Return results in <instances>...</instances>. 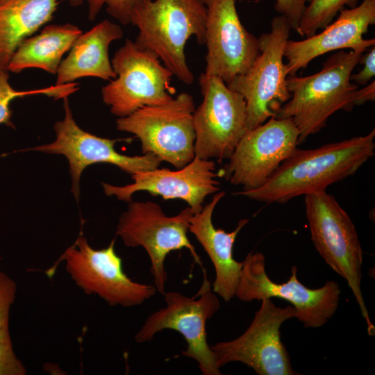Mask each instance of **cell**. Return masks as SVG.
<instances>
[{
    "instance_id": "1",
    "label": "cell",
    "mask_w": 375,
    "mask_h": 375,
    "mask_svg": "<svg viewBox=\"0 0 375 375\" xmlns=\"http://www.w3.org/2000/svg\"><path fill=\"white\" fill-rule=\"evenodd\" d=\"M375 129L368 134L311 149H296L261 186L235 195L284 203L353 175L374 155Z\"/></svg>"
},
{
    "instance_id": "2",
    "label": "cell",
    "mask_w": 375,
    "mask_h": 375,
    "mask_svg": "<svg viewBox=\"0 0 375 375\" xmlns=\"http://www.w3.org/2000/svg\"><path fill=\"white\" fill-rule=\"evenodd\" d=\"M206 15L203 0H139L130 18L139 30L134 42L154 53L173 76L191 85L194 77L185 47L192 36L205 44Z\"/></svg>"
},
{
    "instance_id": "3",
    "label": "cell",
    "mask_w": 375,
    "mask_h": 375,
    "mask_svg": "<svg viewBox=\"0 0 375 375\" xmlns=\"http://www.w3.org/2000/svg\"><path fill=\"white\" fill-rule=\"evenodd\" d=\"M363 54L360 51H338L323 63L319 72L307 76H287L290 99L276 118H291L299 131V144L326 126L336 111L351 110L358 87L351 74Z\"/></svg>"
},
{
    "instance_id": "4",
    "label": "cell",
    "mask_w": 375,
    "mask_h": 375,
    "mask_svg": "<svg viewBox=\"0 0 375 375\" xmlns=\"http://www.w3.org/2000/svg\"><path fill=\"white\" fill-rule=\"evenodd\" d=\"M306 215L311 240L325 262L346 280L365 319L369 335L375 327L361 290L362 250L347 212L326 190L305 195Z\"/></svg>"
},
{
    "instance_id": "5",
    "label": "cell",
    "mask_w": 375,
    "mask_h": 375,
    "mask_svg": "<svg viewBox=\"0 0 375 375\" xmlns=\"http://www.w3.org/2000/svg\"><path fill=\"white\" fill-rule=\"evenodd\" d=\"M193 97L181 92L169 102L144 106L116 120L117 129L133 134L143 154L152 153L181 169L195 157Z\"/></svg>"
},
{
    "instance_id": "6",
    "label": "cell",
    "mask_w": 375,
    "mask_h": 375,
    "mask_svg": "<svg viewBox=\"0 0 375 375\" xmlns=\"http://www.w3.org/2000/svg\"><path fill=\"white\" fill-rule=\"evenodd\" d=\"M110 61L117 76L102 88L101 95L111 113L118 118L174 98L173 74L152 51L138 47L127 38Z\"/></svg>"
},
{
    "instance_id": "7",
    "label": "cell",
    "mask_w": 375,
    "mask_h": 375,
    "mask_svg": "<svg viewBox=\"0 0 375 375\" xmlns=\"http://www.w3.org/2000/svg\"><path fill=\"white\" fill-rule=\"evenodd\" d=\"M290 30L283 16L274 17L270 32L258 38L260 53L250 68L226 84L246 101L248 131L275 117L291 97L283 62L284 48Z\"/></svg>"
},
{
    "instance_id": "8",
    "label": "cell",
    "mask_w": 375,
    "mask_h": 375,
    "mask_svg": "<svg viewBox=\"0 0 375 375\" xmlns=\"http://www.w3.org/2000/svg\"><path fill=\"white\" fill-rule=\"evenodd\" d=\"M194 214L188 206L176 215L167 216L155 202L131 201L119 217L116 235L126 247L141 246L145 249L151 260L155 287L162 295L167 280L165 261L171 251L185 248L202 267L187 235Z\"/></svg>"
},
{
    "instance_id": "9",
    "label": "cell",
    "mask_w": 375,
    "mask_h": 375,
    "mask_svg": "<svg viewBox=\"0 0 375 375\" xmlns=\"http://www.w3.org/2000/svg\"><path fill=\"white\" fill-rule=\"evenodd\" d=\"M341 289L334 281H328L319 288H309L297 278V267L284 283H276L268 276L262 253H249L242 261L235 293L240 301L278 298L290 303L296 317L305 328H316L326 324L335 315L340 302Z\"/></svg>"
},
{
    "instance_id": "10",
    "label": "cell",
    "mask_w": 375,
    "mask_h": 375,
    "mask_svg": "<svg viewBox=\"0 0 375 375\" xmlns=\"http://www.w3.org/2000/svg\"><path fill=\"white\" fill-rule=\"evenodd\" d=\"M199 297L190 298L178 292L164 293L167 306L147 318L135 335V340L143 343L151 340L164 329L176 331L187 343L181 354L196 360L203 375H220L215 354L207 342L206 325L220 308L219 301L210 289L206 273Z\"/></svg>"
},
{
    "instance_id": "11",
    "label": "cell",
    "mask_w": 375,
    "mask_h": 375,
    "mask_svg": "<svg viewBox=\"0 0 375 375\" xmlns=\"http://www.w3.org/2000/svg\"><path fill=\"white\" fill-rule=\"evenodd\" d=\"M293 306L278 307L263 299L248 328L238 338L211 345L217 367L242 362L259 375H295L289 353L281 341V327L296 317Z\"/></svg>"
},
{
    "instance_id": "12",
    "label": "cell",
    "mask_w": 375,
    "mask_h": 375,
    "mask_svg": "<svg viewBox=\"0 0 375 375\" xmlns=\"http://www.w3.org/2000/svg\"><path fill=\"white\" fill-rule=\"evenodd\" d=\"M199 83L203 100L193 114L195 156L229 158L248 131L246 101L219 76L202 73Z\"/></svg>"
},
{
    "instance_id": "13",
    "label": "cell",
    "mask_w": 375,
    "mask_h": 375,
    "mask_svg": "<svg viewBox=\"0 0 375 375\" xmlns=\"http://www.w3.org/2000/svg\"><path fill=\"white\" fill-rule=\"evenodd\" d=\"M115 239L94 249L80 235L61 256L72 279L87 294H97L111 306L132 307L155 295L151 285L132 281L123 271L122 260L115 249Z\"/></svg>"
},
{
    "instance_id": "14",
    "label": "cell",
    "mask_w": 375,
    "mask_h": 375,
    "mask_svg": "<svg viewBox=\"0 0 375 375\" xmlns=\"http://www.w3.org/2000/svg\"><path fill=\"white\" fill-rule=\"evenodd\" d=\"M299 131L291 118L271 117L247 131L219 176L243 190L262 185L297 149Z\"/></svg>"
},
{
    "instance_id": "15",
    "label": "cell",
    "mask_w": 375,
    "mask_h": 375,
    "mask_svg": "<svg viewBox=\"0 0 375 375\" xmlns=\"http://www.w3.org/2000/svg\"><path fill=\"white\" fill-rule=\"evenodd\" d=\"M63 99L65 117L54 125L55 141L31 149L49 154H62L67 158L72 179V192L76 201L80 194L81 176L89 165L110 163L131 175L159 167L162 160L154 154L134 156L121 154L115 149L117 140L100 138L81 128L73 118L67 97Z\"/></svg>"
},
{
    "instance_id": "16",
    "label": "cell",
    "mask_w": 375,
    "mask_h": 375,
    "mask_svg": "<svg viewBox=\"0 0 375 375\" xmlns=\"http://www.w3.org/2000/svg\"><path fill=\"white\" fill-rule=\"evenodd\" d=\"M207 10L205 44L206 75L226 84L246 73L258 57L259 41L242 24L235 0H203Z\"/></svg>"
},
{
    "instance_id": "17",
    "label": "cell",
    "mask_w": 375,
    "mask_h": 375,
    "mask_svg": "<svg viewBox=\"0 0 375 375\" xmlns=\"http://www.w3.org/2000/svg\"><path fill=\"white\" fill-rule=\"evenodd\" d=\"M216 165L211 160H203L195 156L185 166L178 170L156 168L132 174L133 183L124 186H116L103 183L108 196L115 195L118 199L131 202L132 196L138 191H147L152 195L166 199H181L189 205L194 213L200 212L205 199L219 192V176Z\"/></svg>"
},
{
    "instance_id": "18",
    "label": "cell",
    "mask_w": 375,
    "mask_h": 375,
    "mask_svg": "<svg viewBox=\"0 0 375 375\" xmlns=\"http://www.w3.org/2000/svg\"><path fill=\"white\" fill-rule=\"evenodd\" d=\"M374 24L375 0H362L358 6L340 10L338 19L319 33L303 40L288 39L284 48L288 76L295 75L313 59L328 52L342 49L364 52L374 46V38L366 40L362 37Z\"/></svg>"
},
{
    "instance_id": "19",
    "label": "cell",
    "mask_w": 375,
    "mask_h": 375,
    "mask_svg": "<svg viewBox=\"0 0 375 375\" xmlns=\"http://www.w3.org/2000/svg\"><path fill=\"white\" fill-rule=\"evenodd\" d=\"M225 194L224 191L216 192L200 212L194 214L190 219L189 231L195 236L214 265L213 292L224 301H229L235 297L242 267V262L233 258V246L238 233L249 219H240L235 229L229 233L214 226L213 211Z\"/></svg>"
},
{
    "instance_id": "20",
    "label": "cell",
    "mask_w": 375,
    "mask_h": 375,
    "mask_svg": "<svg viewBox=\"0 0 375 375\" xmlns=\"http://www.w3.org/2000/svg\"><path fill=\"white\" fill-rule=\"evenodd\" d=\"M123 35L122 27L108 19L82 33L60 62L56 85L73 83L83 77H96L109 81L115 78L108 50L110 44L122 38Z\"/></svg>"
},
{
    "instance_id": "21",
    "label": "cell",
    "mask_w": 375,
    "mask_h": 375,
    "mask_svg": "<svg viewBox=\"0 0 375 375\" xmlns=\"http://www.w3.org/2000/svg\"><path fill=\"white\" fill-rule=\"evenodd\" d=\"M58 0H0V71L19 45L52 20Z\"/></svg>"
},
{
    "instance_id": "22",
    "label": "cell",
    "mask_w": 375,
    "mask_h": 375,
    "mask_svg": "<svg viewBox=\"0 0 375 375\" xmlns=\"http://www.w3.org/2000/svg\"><path fill=\"white\" fill-rule=\"evenodd\" d=\"M82 31L72 24H49L22 42L13 54L8 72L19 73L38 68L56 74L62 56L69 51Z\"/></svg>"
},
{
    "instance_id": "23",
    "label": "cell",
    "mask_w": 375,
    "mask_h": 375,
    "mask_svg": "<svg viewBox=\"0 0 375 375\" xmlns=\"http://www.w3.org/2000/svg\"><path fill=\"white\" fill-rule=\"evenodd\" d=\"M17 291L15 282L0 271V375H25L26 369L17 358L9 331V313Z\"/></svg>"
},
{
    "instance_id": "24",
    "label": "cell",
    "mask_w": 375,
    "mask_h": 375,
    "mask_svg": "<svg viewBox=\"0 0 375 375\" xmlns=\"http://www.w3.org/2000/svg\"><path fill=\"white\" fill-rule=\"evenodd\" d=\"M8 72L0 71V124H4L12 128H14V124L10 120L12 115L10 103L14 99L35 94H44L55 99H64L79 88L78 84L73 82L41 89L17 90L10 84Z\"/></svg>"
},
{
    "instance_id": "25",
    "label": "cell",
    "mask_w": 375,
    "mask_h": 375,
    "mask_svg": "<svg viewBox=\"0 0 375 375\" xmlns=\"http://www.w3.org/2000/svg\"><path fill=\"white\" fill-rule=\"evenodd\" d=\"M358 0H310L301 18L297 33L308 38L331 24L345 6L353 8Z\"/></svg>"
},
{
    "instance_id": "26",
    "label": "cell",
    "mask_w": 375,
    "mask_h": 375,
    "mask_svg": "<svg viewBox=\"0 0 375 375\" xmlns=\"http://www.w3.org/2000/svg\"><path fill=\"white\" fill-rule=\"evenodd\" d=\"M74 7L84 2L88 4V18L94 21L103 6H106L108 13L117 19L122 24H130L131 14L139 0H65Z\"/></svg>"
},
{
    "instance_id": "27",
    "label": "cell",
    "mask_w": 375,
    "mask_h": 375,
    "mask_svg": "<svg viewBox=\"0 0 375 375\" xmlns=\"http://www.w3.org/2000/svg\"><path fill=\"white\" fill-rule=\"evenodd\" d=\"M310 0H276L275 10L288 22L291 29L297 31L299 24Z\"/></svg>"
},
{
    "instance_id": "28",
    "label": "cell",
    "mask_w": 375,
    "mask_h": 375,
    "mask_svg": "<svg viewBox=\"0 0 375 375\" xmlns=\"http://www.w3.org/2000/svg\"><path fill=\"white\" fill-rule=\"evenodd\" d=\"M358 63L364 67L358 73L351 74L350 79L359 85H366L375 76V47L362 54Z\"/></svg>"
},
{
    "instance_id": "29",
    "label": "cell",
    "mask_w": 375,
    "mask_h": 375,
    "mask_svg": "<svg viewBox=\"0 0 375 375\" xmlns=\"http://www.w3.org/2000/svg\"><path fill=\"white\" fill-rule=\"evenodd\" d=\"M375 99V81L360 90H357L355 92L353 106L362 105L367 101H374Z\"/></svg>"
}]
</instances>
